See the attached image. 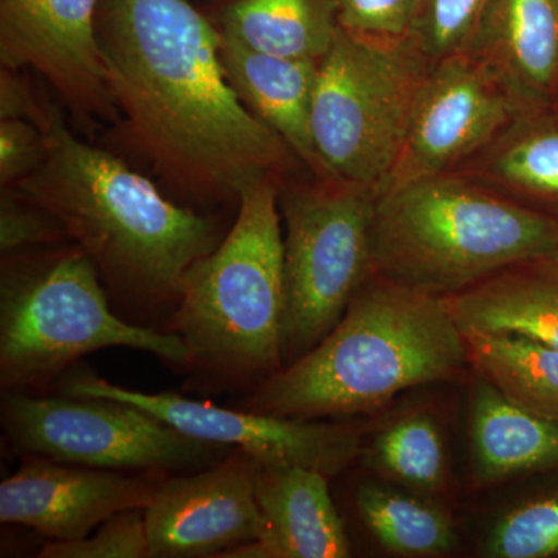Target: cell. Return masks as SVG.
Listing matches in <instances>:
<instances>
[{"instance_id":"ba28073f","label":"cell","mask_w":558,"mask_h":558,"mask_svg":"<svg viewBox=\"0 0 558 558\" xmlns=\"http://www.w3.org/2000/svg\"><path fill=\"white\" fill-rule=\"evenodd\" d=\"M376 199L374 191L333 179L279 185L286 227L282 365L317 347L374 274Z\"/></svg>"},{"instance_id":"5bb4252c","label":"cell","mask_w":558,"mask_h":558,"mask_svg":"<svg viewBox=\"0 0 558 558\" xmlns=\"http://www.w3.org/2000/svg\"><path fill=\"white\" fill-rule=\"evenodd\" d=\"M170 473L81 468L28 454L0 484V521L38 532L49 542L87 537L121 510L145 509Z\"/></svg>"},{"instance_id":"44dd1931","label":"cell","mask_w":558,"mask_h":558,"mask_svg":"<svg viewBox=\"0 0 558 558\" xmlns=\"http://www.w3.org/2000/svg\"><path fill=\"white\" fill-rule=\"evenodd\" d=\"M476 376L524 410L558 424V351L509 332H462Z\"/></svg>"},{"instance_id":"4316f807","label":"cell","mask_w":558,"mask_h":558,"mask_svg":"<svg viewBox=\"0 0 558 558\" xmlns=\"http://www.w3.org/2000/svg\"><path fill=\"white\" fill-rule=\"evenodd\" d=\"M40 558H149L145 509L121 510L102 521L92 537L49 542Z\"/></svg>"},{"instance_id":"f546056e","label":"cell","mask_w":558,"mask_h":558,"mask_svg":"<svg viewBox=\"0 0 558 558\" xmlns=\"http://www.w3.org/2000/svg\"><path fill=\"white\" fill-rule=\"evenodd\" d=\"M46 137L39 124L28 120L0 121V183L16 186L43 163Z\"/></svg>"},{"instance_id":"5b68a950","label":"cell","mask_w":558,"mask_h":558,"mask_svg":"<svg viewBox=\"0 0 558 558\" xmlns=\"http://www.w3.org/2000/svg\"><path fill=\"white\" fill-rule=\"evenodd\" d=\"M371 241L377 275L449 299L545 259L558 244V219L449 172L379 194Z\"/></svg>"},{"instance_id":"7a4b0ae2","label":"cell","mask_w":558,"mask_h":558,"mask_svg":"<svg viewBox=\"0 0 558 558\" xmlns=\"http://www.w3.org/2000/svg\"><path fill=\"white\" fill-rule=\"evenodd\" d=\"M38 124L46 156L14 189L60 220L100 271L120 317L167 330L186 271L226 233L215 218L168 199L119 157L81 140L53 106H44Z\"/></svg>"},{"instance_id":"8992f818","label":"cell","mask_w":558,"mask_h":558,"mask_svg":"<svg viewBox=\"0 0 558 558\" xmlns=\"http://www.w3.org/2000/svg\"><path fill=\"white\" fill-rule=\"evenodd\" d=\"M106 348L148 352L180 369L189 365V351L174 332L117 314L100 271L78 245L2 256V392L38 395L78 360Z\"/></svg>"},{"instance_id":"ac0fdd59","label":"cell","mask_w":558,"mask_h":558,"mask_svg":"<svg viewBox=\"0 0 558 558\" xmlns=\"http://www.w3.org/2000/svg\"><path fill=\"white\" fill-rule=\"evenodd\" d=\"M470 462L476 487L558 469V424L476 376L470 395Z\"/></svg>"},{"instance_id":"cb8c5ba5","label":"cell","mask_w":558,"mask_h":558,"mask_svg":"<svg viewBox=\"0 0 558 558\" xmlns=\"http://www.w3.org/2000/svg\"><path fill=\"white\" fill-rule=\"evenodd\" d=\"M366 462L391 483L433 498L449 483L446 440L427 413H409L389 422L374 436Z\"/></svg>"},{"instance_id":"484cf974","label":"cell","mask_w":558,"mask_h":558,"mask_svg":"<svg viewBox=\"0 0 558 558\" xmlns=\"http://www.w3.org/2000/svg\"><path fill=\"white\" fill-rule=\"evenodd\" d=\"M490 0H424L410 43L428 62L468 53Z\"/></svg>"},{"instance_id":"277c9868","label":"cell","mask_w":558,"mask_h":558,"mask_svg":"<svg viewBox=\"0 0 558 558\" xmlns=\"http://www.w3.org/2000/svg\"><path fill=\"white\" fill-rule=\"evenodd\" d=\"M279 185L266 179L242 191L231 229L182 279L167 330L185 344V369L207 391H252L284 368Z\"/></svg>"},{"instance_id":"d4e9b609","label":"cell","mask_w":558,"mask_h":558,"mask_svg":"<svg viewBox=\"0 0 558 558\" xmlns=\"http://www.w3.org/2000/svg\"><path fill=\"white\" fill-rule=\"evenodd\" d=\"M483 556L558 558V488L502 512L488 527Z\"/></svg>"},{"instance_id":"9a60e30c","label":"cell","mask_w":558,"mask_h":558,"mask_svg":"<svg viewBox=\"0 0 558 558\" xmlns=\"http://www.w3.org/2000/svg\"><path fill=\"white\" fill-rule=\"evenodd\" d=\"M520 113L558 101V0H490L468 50Z\"/></svg>"},{"instance_id":"e0dca14e","label":"cell","mask_w":558,"mask_h":558,"mask_svg":"<svg viewBox=\"0 0 558 558\" xmlns=\"http://www.w3.org/2000/svg\"><path fill=\"white\" fill-rule=\"evenodd\" d=\"M219 54L227 80L245 108L323 179L312 135L319 61L292 60L248 49L222 31Z\"/></svg>"},{"instance_id":"83f0119b","label":"cell","mask_w":558,"mask_h":558,"mask_svg":"<svg viewBox=\"0 0 558 558\" xmlns=\"http://www.w3.org/2000/svg\"><path fill=\"white\" fill-rule=\"evenodd\" d=\"M340 27L373 43H410L424 0H333Z\"/></svg>"},{"instance_id":"7402d4cb","label":"cell","mask_w":558,"mask_h":558,"mask_svg":"<svg viewBox=\"0 0 558 558\" xmlns=\"http://www.w3.org/2000/svg\"><path fill=\"white\" fill-rule=\"evenodd\" d=\"M486 170L513 199L558 219V108L521 113L497 138Z\"/></svg>"},{"instance_id":"1f68e13d","label":"cell","mask_w":558,"mask_h":558,"mask_svg":"<svg viewBox=\"0 0 558 558\" xmlns=\"http://www.w3.org/2000/svg\"><path fill=\"white\" fill-rule=\"evenodd\" d=\"M531 266L537 267L538 270L545 271V274L550 275V277L558 278V244L549 256L538 260V263L531 264Z\"/></svg>"},{"instance_id":"6da1fadb","label":"cell","mask_w":558,"mask_h":558,"mask_svg":"<svg viewBox=\"0 0 558 558\" xmlns=\"http://www.w3.org/2000/svg\"><path fill=\"white\" fill-rule=\"evenodd\" d=\"M97 38L119 123L171 190L238 202L299 159L240 100L218 25L189 0H101Z\"/></svg>"},{"instance_id":"30bf717a","label":"cell","mask_w":558,"mask_h":558,"mask_svg":"<svg viewBox=\"0 0 558 558\" xmlns=\"http://www.w3.org/2000/svg\"><path fill=\"white\" fill-rule=\"evenodd\" d=\"M60 395L131 403L190 438L244 451L263 468L311 469L333 478L362 453V436L351 425L222 409L170 391H137L90 371L65 374Z\"/></svg>"},{"instance_id":"603a6c76","label":"cell","mask_w":558,"mask_h":558,"mask_svg":"<svg viewBox=\"0 0 558 558\" xmlns=\"http://www.w3.org/2000/svg\"><path fill=\"white\" fill-rule=\"evenodd\" d=\"M355 505L366 529L389 554L433 558L457 548L453 523L432 498L371 483L359 488Z\"/></svg>"},{"instance_id":"9c48e42d","label":"cell","mask_w":558,"mask_h":558,"mask_svg":"<svg viewBox=\"0 0 558 558\" xmlns=\"http://www.w3.org/2000/svg\"><path fill=\"white\" fill-rule=\"evenodd\" d=\"M0 418L17 450L81 468L190 473L236 450L190 438L146 410L108 398L3 392Z\"/></svg>"},{"instance_id":"7c38bea8","label":"cell","mask_w":558,"mask_h":558,"mask_svg":"<svg viewBox=\"0 0 558 558\" xmlns=\"http://www.w3.org/2000/svg\"><path fill=\"white\" fill-rule=\"evenodd\" d=\"M101 0H0L2 68L32 69L89 124L117 123L97 38Z\"/></svg>"},{"instance_id":"4dcf8cb0","label":"cell","mask_w":558,"mask_h":558,"mask_svg":"<svg viewBox=\"0 0 558 558\" xmlns=\"http://www.w3.org/2000/svg\"><path fill=\"white\" fill-rule=\"evenodd\" d=\"M43 105L33 97V92L20 70L2 68L0 72V120H28L38 124Z\"/></svg>"},{"instance_id":"8fae6325","label":"cell","mask_w":558,"mask_h":558,"mask_svg":"<svg viewBox=\"0 0 558 558\" xmlns=\"http://www.w3.org/2000/svg\"><path fill=\"white\" fill-rule=\"evenodd\" d=\"M519 116L512 98L472 54L438 62L418 90L399 159L381 193L449 174L490 146Z\"/></svg>"},{"instance_id":"d6986e66","label":"cell","mask_w":558,"mask_h":558,"mask_svg":"<svg viewBox=\"0 0 558 558\" xmlns=\"http://www.w3.org/2000/svg\"><path fill=\"white\" fill-rule=\"evenodd\" d=\"M442 300L461 332L519 333L558 351V278L531 264Z\"/></svg>"},{"instance_id":"ffe728a7","label":"cell","mask_w":558,"mask_h":558,"mask_svg":"<svg viewBox=\"0 0 558 558\" xmlns=\"http://www.w3.org/2000/svg\"><path fill=\"white\" fill-rule=\"evenodd\" d=\"M220 31L248 49L322 61L340 31L333 0H230Z\"/></svg>"},{"instance_id":"3957f363","label":"cell","mask_w":558,"mask_h":558,"mask_svg":"<svg viewBox=\"0 0 558 558\" xmlns=\"http://www.w3.org/2000/svg\"><path fill=\"white\" fill-rule=\"evenodd\" d=\"M469 365L442 299L374 271L317 347L236 400V409L325 421L379 410L407 389L453 379Z\"/></svg>"},{"instance_id":"2e32d148","label":"cell","mask_w":558,"mask_h":558,"mask_svg":"<svg viewBox=\"0 0 558 558\" xmlns=\"http://www.w3.org/2000/svg\"><path fill=\"white\" fill-rule=\"evenodd\" d=\"M329 476L303 468H256L263 537L220 558H347L351 543Z\"/></svg>"},{"instance_id":"4fadbf2b","label":"cell","mask_w":558,"mask_h":558,"mask_svg":"<svg viewBox=\"0 0 558 558\" xmlns=\"http://www.w3.org/2000/svg\"><path fill=\"white\" fill-rule=\"evenodd\" d=\"M256 468L233 450L211 468L165 475L145 508L150 557L220 558L263 537Z\"/></svg>"},{"instance_id":"f1b7e54d","label":"cell","mask_w":558,"mask_h":558,"mask_svg":"<svg viewBox=\"0 0 558 558\" xmlns=\"http://www.w3.org/2000/svg\"><path fill=\"white\" fill-rule=\"evenodd\" d=\"M60 220L14 186L2 189L0 196V253L2 256L27 250L68 244Z\"/></svg>"},{"instance_id":"52a82bcc","label":"cell","mask_w":558,"mask_h":558,"mask_svg":"<svg viewBox=\"0 0 558 558\" xmlns=\"http://www.w3.org/2000/svg\"><path fill=\"white\" fill-rule=\"evenodd\" d=\"M429 72L411 43H373L340 27L318 62L312 135L323 179L379 196L399 159L414 102Z\"/></svg>"}]
</instances>
